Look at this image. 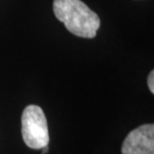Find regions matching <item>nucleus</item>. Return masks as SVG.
I'll use <instances>...</instances> for the list:
<instances>
[{
  "label": "nucleus",
  "mask_w": 154,
  "mask_h": 154,
  "mask_svg": "<svg viewBox=\"0 0 154 154\" xmlns=\"http://www.w3.org/2000/svg\"><path fill=\"white\" fill-rule=\"evenodd\" d=\"M122 154H154V125H141L123 141Z\"/></svg>",
  "instance_id": "7ed1b4c3"
},
{
  "label": "nucleus",
  "mask_w": 154,
  "mask_h": 154,
  "mask_svg": "<svg viewBox=\"0 0 154 154\" xmlns=\"http://www.w3.org/2000/svg\"><path fill=\"white\" fill-rule=\"evenodd\" d=\"M53 11L72 34L83 38L96 36L100 18L81 0H54Z\"/></svg>",
  "instance_id": "f257e3e1"
},
{
  "label": "nucleus",
  "mask_w": 154,
  "mask_h": 154,
  "mask_svg": "<svg viewBox=\"0 0 154 154\" xmlns=\"http://www.w3.org/2000/svg\"><path fill=\"white\" fill-rule=\"evenodd\" d=\"M43 151H42V154H46L48 152V145L47 146H45V147H43Z\"/></svg>",
  "instance_id": "39448f33"
},
{
  "label": "nucleus",
  "mask_w": 154,
  "mask_h": 154,
  "mask_svg": "<svg viewBox=\"0 0 154 154\" xmlns=\"http://www.w3.org/2000/svg\"><path fill=\"white\" fill-rule=\"evenodd\" d=\"M22 137L32 149H42L49 142L47 120L43 110L37 105H28L21 117Z\"/></svg>",
  "instance_id": "f03ea898"
},
{
  "label": "nucleus",
  "mask_w": 154,
  "mask_h": 154,
  "mask_svg": "<svg viewBox=\"0 0 154 154\" xmlns=\"http://www.w3.org/2000/svg\"><path fill=\"white\" fill-rule=\"evenodd\" d=\"M147 83H148V87L150 89V91H151V93H154V71L153 70L149 73Z\"/></svg>",
  "instance_id": "20e7f679"
}]
</instances>
